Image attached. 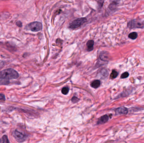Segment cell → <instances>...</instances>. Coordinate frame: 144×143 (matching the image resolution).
Segmentation results:
<instances>
[{"mask_svg":"<svg viewBox=\"0 0 144 143\" xmlns=\"http://www.w3.org/2000/svg\"><path fill=\"white\" fill-rule=\"evenodd\" d=\"M117 5V3H116V2H113L110 5V9L111 10H113L116 9V6Z\"/></svg>","mask_w":144,"mask_h":143,"instance_id":"obj_15","label":"cell"},{"mask_svg":"<svg viewBox=\"0 0 144 143\" xmlns=\"http://www.w3.org/2000/svg\"><path fill=\"white\" fill-rule=\"evenodd\" d=\"M28 28L32 32H38L42 29V24L40 22L35 21L31 23L28 25Z\"/></svg>","mask_w":144,"mask_h":143,"instance_id":"obj_4","label":"cell"},{"mask_svg":"<svg viewBox=\"0 0 144 143\" xmlns=\"http://www.w3.org/2000/svg\"><path fill=\"white\" fill-rule=\"evenodd\" d=\"M118 74V73H117V72H116L115 70H113L110 75V77L111 79H114L117 77Z\"/></svg>","mask_w":144,"mask_h":143,"instance_id":"obj_13","label":"cell"},{"mask_svg":"<svg viewBox=\"0 0 144 143\" xmlns=\"http://www.w3.org/2000/svg\"><path fill=\"white\" fill-rule=\"evenodd\" d=\"M12 134L14 137L18 142H22L26 139V136L17 130H14Z\"/></svg>","mask_w":144,"mask_h":143,"instance_id":"obj_3","label":"cell"},{"mask_svg":"<svg viewBox=\"0 0 144 143\" xmlns=\"http://www.w3.org/2000/svg\"><path fill=\"white\" fill-rule=\"evenodd\" d=\"M5 100H6V98H5V95L4 94H0V100L5 101Z\"/></svg>","mask_w":144,"mask_h":143,"instance_id":"obj_18","label":"cell"},{"mask_svg":"<svg viewBox=\"0 0 144 143\" xmlns=\"http://www.w3.org/2000/svg\"><path fill=\"white\" fill-rule=\"evenodd\" d=\"M94 45V42L93 40H91L88 42L86 45L88 50L89 51H91L93 49Z\"/></svg>","mask_w":144,"mask_h":143,"instance_id":"obj_8","label":"cell"},{"mask_svg":"<svg viewBox=\"0 0 144 143\" xmlns=\"http://www.w3.org/2000/svg\"><path fill=\"white\" fill-rule=\"evenodd\" d=\"M3 65H4V63H3V62H0V68H1V67H2Z\"/></svg>","mask_w":144,"mask_h":143,"instance_id":"obj_20","label":"cell"},{"mask_svg":"<svg viewBox=\"0 0 144 143\" xmlns=\"http://www.w3.org/2000/svg\"><path fill=\"white\" fill-rule=\"evenodd\" d=\"M129 74L128 72H125L122 74L121 77V79H125V78H126L127 77H129Z\"/></svg>","mask_w":144,"mask_h":143,"instance_id":"obj_16","label":"cell"},{"mask_svg":"<svg viewBox=\"0 0 144 143\" xmlns=\"http://www.w3.org/2000/svg\"><path fill=\"white\" fill-rule=\"evenodd\" d=\"M17 25L18 26H19V27H21V26H22V23H21L20 21H18V22H17Z\"/></svg>","mask_w":144,"mask_h":143,"instance_id":"obj_19","label":"cell"},{"mask_svg":"<svg viewBox=\"0 0 144 143\" xmlns=\"http://www.w3.org/2000/svg\"><path fill=\"white\" fill-rule=\"evenodd\" d=\"M109 120V117L108 115H104L101 117L99 119L97 122V124H100L102 123H104L107 122Z\"/></svg>","mask_w":144,"mask_h":143,"instance_id":"obj_7","label":"cell"},{"mask_svg":"<svg viewBox=\"0 0 144 143\" xmlns=\"http://www.w3.org/2000/svg\"><path fill=\"white\" fill-rule=\"evenodd\" d=\"M86 21V18H80L76 19L70 24L69 27L72 29L78 28L81 26Z\"/></svg>","mask_w":144,"mask_h":143,"instance_id":"obj_2","label":"cell"},{"mask_svg":"<svg viewBox=\"0 0 144 143\" xmlns=\"http://www.w3.org/2000/svg\"><path fill=\"white\" fill-rule=\"evenodd\" d=\"M137 36L138 34L136 32H133L129 34V38L132 40H135L137 38Z\"/></svg>","mask_w":144,"mask_h":143,"instance_id":"obj_11","label":"cell"},{"mask_svg":"<svg viewBox=\"0 0 144 143\" xmlns=\"http://www.w3.org/2000/svg\"><path fill=\"white\" fill-rule=\"evenodd\" d=\"M100 58V59L102 60L106 61L107 60L108 58V53H107V52H103L101 53Z\"/></svg>","mask_w":144,"mask_h":143,"instance_id":"obj_10","label":"cell"},{"mask_svg":"<svg viewBox=\"0 0 144 143\" xmlns=\"http://www.w3.org/2000/svg\"><path fill=\"white\" fill-rule=\"evenodd\" d=\"M19 74L16 70L12 68H8L0 72V79L5 80L16 79Z\"/></svg>","mask_w":144,"mask_h":143,"instance_id":"obj_1","label":"cell"},{"mask_svg":"<svg viewBox=\"0 0 144 143\" xmlns=\"http://www.w3.org/2000/svg\"><path fill=\"white\" fill-rule=\"evenodd\" d=\"M127 26L129 28H141L144 26V24L137 20H132L128 23Z\"/></svg>","mask_w":144,"mask_h":143,"instance_id":"obj_5","label":"cell"},{"mask_svg":"<svg viewBox=\"0 0 144 143\" xmlns=\"http://www.w3.org/2000/svg\"><path fill=\"white\" fill-rule=\"evenodd\" d=\"M115 111L116 115H126L128 112L127 108L123 106L117 108Z\"/></svg>","mask_w":144,"mask_h":143,"instance_id":"obj_6","label":"cell"},{"mask_svg":"<svg viewBox=\"0 0 144 143\" xmlns=\"http://www.w3.org/2000/svg\"><path fill=\"white\" fill-rule=\"evenodd\" d=\"M100 85V81L99 80H96L92 81L91 86L94 88H98Z\"/></svg>","mask_w":144,"mask_h":143,"instance_id":"obj_9","label":"cell"},{"mask_svg":"<svg viewBox=\"0 0 144 143\" xmlns=\"http://www.w3.org/2000/svg\"><path fill=\"white\" fill-rule=\"evenodd\" d=\"M79 100V99L78 98H77V97H73L72 99V102H73V103L77 102Z\"/></svg>","mask_w":144,"mask_h":143,"instance_id":"obj_17","label":"cell"},{"mask_svg":"<svg viewBox=\"0 0 144 143\" xmlns=\"http://www.w3.org/2000/svg\"><path fill=\"white\" fill-rule=\"evenodd\" d=\"M9 143V141L8 138L7 136L4 135L3 136L1 139H0V143Z\"/></svg>","mask_w":144,"mask_h":143,"instance_id":"obj_12","label":"cell"},{"mask_svg":"<svg viewBox=\"0 0 144 143\" xmlns=\"http://www.w3.org/2000/svg\"><path fill=\"white\" fill-rule=\"evenodd\" d=\"M69 91V89L68 87H64L62 89V93H63V94L65 95V94H68Z\"/></svg>","mask_w":144,"mask_h":143,"instance_id":"obj_14","label":"cell"}]
</instances>
